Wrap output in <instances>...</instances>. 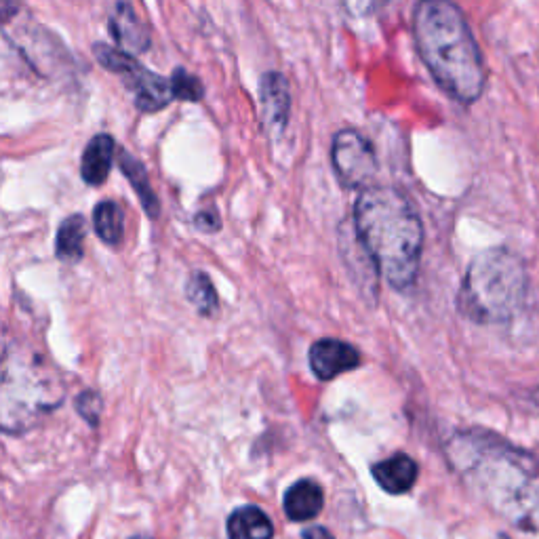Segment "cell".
<instances>
[{"label": "cell", "mask_w": 539, "mask_h": 539, "mask_svg": "<svg viewBox=\"0 0 539 539\" xmlns=\"http://www.w3.org/2000/svg\"><path fill=\"white\" fill-rule=\"evenodd\" d=\"M447 459L462 483L497 516L539 533V459L487 430L457 432Z\"/></svg>", "instance_id": "obj_1"}, {"label": "cell", "mask_w": 539, "mask_h": 539, "mask_svg": "<svg viewBox=\"0 0 539 539\" xmlns=\"http://www.w3.org/2000/svg\"><path fill=\"white\" fill-rule=\"evenodd\" d=\"M358 245L396 289H409L419 272L424 226L409 198L390 186H369L354 203Z\"/></svg>", "instance_id": "obj_2"}, {"label": "cell", "mask_w": 539, "mask_h": 539, "mask_svg": "<svg viewBox=\"0 0 539 539\" xmlns=\"http://www.w3.org/2000/svg\"><path fill=\"white\" fill-rule=\"evenodd\" d=\"M419 57L436 85L459 104H474L485 91V62L466 17L451 0H422L413 15Z\"/></svg>", "instance_id": "obj_3"}, {"label": "cell", "mask_w": 539, "mask_h": 539, "mask_svg": "<svg viewBox=\"0 0 539 539\" xmlns=\"http://www.w3.org/2000/svg\"><path fill=\"white\" fill-rule=\"evenodd\" d=\"M527 268L523 259L506 247L478 253L464 276L457 308L478 325L512 321L527 297Z\"/></svg>", "instance_id": "obj_4"}, {"label": "cell", "mask_w": 539, "mask_h": 539, "mask_svg": "<svg viewBox=\"0 0 539 539\" xmlns=\"http://www.w3.org/2000/svg\"><path fill=\"white\" fill-rule=\"evenodd\" d=\"M62 403V384L53 369L24 348H5L3 428L24 432L38 417Z\"/></svg>", "instance_id": "obj_5"}, {"label": "cell", "mask_w": 539, "mask_h": 539, "mask_svg": "<svg viewBox=\"0 0 539 539\" xmlns=\"http://www.w3.org/2000/svg\"><path fill=\"white\" fill-rule=\"evenodd\" d=\"M331 161L335 175L346 190H365L377 173V158L365 135L342 129L333 137Z\"/></svg>", "instance_id": "obj_6"}, {"label": "cell", "mask_w": 539, "mask_h": 539, "mask_svg": "<svg viewBox=\"0 0 539 539\" xmlns=\"http://www.w3.org/2000/svg\"><path fill=\"white\" fill-rule=\"evenodd\" d=\"M259 110L268 135L278 137L289 125L291 93L289 83L281 72H266L259 81Z\"/></svg>", "instance_id": "obj_7"}, {"label": "cell", "mask_w": 539, "mask_h": 539, "mask_svg": "<svg viewBox=\"0 0 539 539\" xmlns=\"http://www.w3.org/2000/svg\"><path fill=\"white\" fill-rule=\"evenodd\" d=\"M127 89L133 93V102L142 112H158L171 104L173 87L167 78L148 72L142 64L135 62L125 74Z\"/></svg>", "instance_id": "obj_8"}, {"label": "cell", "mask_w": 539, "mask_h": 539, "mask_svg": "<svg viewBox=\"0 0 539 539\" xmlns=\"http://www.w3.org/2000/svg\"><path fill=\"white\" fill-rule=\"evenodd\" d=\"M308 358L312 373L323 382L361 365V354L342 339H318L316 344H312Z\"/></svg>", "instance_id": "obj_9"}, {"label": "cell", "mask_w": 539, "mask_h": 539, "mask_svg": "<svg viewBox=\"0 0 539 539\" xmlns=\"http://www.w3.org/2000/svg\"><path fill=\"white\" fill-rule=\"evenodd\" d=\"M108 26H110V34L114 38L116 47L131 55L144 53L152 45L148 28L142 24V19L135 15L133 7L127 3V0H118V3L114 5Z\"/></svg>", "instance_id": "obj_10"}, {"label": "cell", "mask_w": 539, "mask_h": 539, "mask_svg": "<svg viewBox=\"0 0 539 539\" xmlns=\"http://www.w3.org/2000/svg\"><path fill=\"white\" fill-rule=\"evenodd\" d=\"M371 474L375 478V483L384 491L392 495H403L411 491V487L415 485L419 468L415 464V459L409 457L407 453H396L388 459H382V462H377L371 468Z\"/></svg>", "instance_id": "obj_11"}, {"label": "cell", "mask_w": 539, "mask_h": 539, "mask_svg": "<svg viewBox=\"0 0 539 539\" xmlns=\"http://www.w3.org/2000/svg\"><path fill=\"white\" fill-rule=\"evenodd\" d=\"M116 144L108 133H97L87 144L81 158V177L89 186H102L114 163Z\"/></svg>", "instance_id": "obj_12"}, {"label": "cell", "mask_w": 539, "mask_h": 539, "mask_svg": "<svg viewBox=\"0 0 539 539\" xmlns=\"http://www.w3.org/2000/svg\"><path fill=\"white\" fill-rule=\"evenodd\" d=\"M325 506V497L323 489L312 478H302V481L293 483L287 493H285V514L289 516V521L293 523H302L310 521Z\"/></svg>", "instance_id": "obj_13"}, {"label": "cell", "mask_w": 539, "mask_h": 539, "mask_svg": "<svg viewBox=\"0 0 539 539\" xmlns=\"http://www.w3.org/2000/svg\"><path fill=\"white\" fill-rule=\"evenodd\" d=\"M230 539H272L274 527L266 512L257 506L236 508L228 518Z\"/></svg>", "instance_id": "obj_14"}, {"label": "cell", "mask_w": 539, "mask_h": 539, "mask_svg": "<svg viewBox=\"0 0 539 539\" xmlns=\"http://www.w3.org/2000/svg\"><path fill=\"white\" fill-rule=\"evenodd\" d=\"M85 236H87V224L83 215H70L68 219H64L55 238L57 257L66 264L81 262L85 253Z\"/></svg>", "instance_id": "obj_15"}, {"label": "cell", "mask_w": 539, "mask_h": 539, "mask_svg": "<svg viewBox=\"0 0 539 539\" xmlns=\"http://www.w3.org/2000/svg\"><path fill=\"white\" fill-rule=\"evenodd\" d=\"M118 167H121L123 175L129 179V184L133 186L135 194L139 196V201H142L146 213L150 217H158L161 213V203H158V198L150 186V177L144 169V165L137 161L135 156H131L127 150H118Z\"/></svg>", "instance_id": "obj_16"}, {"label": "cell", "mask_w": 539, "mask_h": 539, "mask_svg": "<svg viewBox=\"0 0 539 539\" xmlns=\"http://www.w3.org/2000/svg\"><path fill=\"white\" fill-rule=\"evenodd\" d=\"M93 228L97 236L110 247L123 243L125 213L114 201H102L93 211Z\"/></svg>", "instance_id": "obj_17"}, {"label": "cell", "mask_w": 539, "mask_h": 539, "mask_svg": "<svg viewBox=\"0 0 539 539\" xmlns=\"http://www.w3.org/2000/svg\"><path fill=\"white\" fill-rule=\"evenodd\" d=\"M186 297L188 302L201 312L203 316H213L219 310L217 293L213 289V283L209 276L203 272H192L186 283Z\"/></svg>", "instance_id": "obj_18"}, {"label": "cell", "mask_w": 539, "mask_h": 539, "mask_svg": "<svg viewBox=\"0 0 539 539\" xmlns=\"http://www.w3.org/2000/svg\"><path fill=\"white\" fill-rule=\"evenodd\" d=\"M171 87H173V95L177 99H182V102H201L205 89L203 83L198 81V78L190 72H186L184 68H177L171 74Z\"/></svg>", "instance_id": "obj_19"}, {"label": "cell", "mask_w": 539, "mask_h": 539, "mask_svg": "<svg viewBox=\"0 0 539 539\" xmlns=\"http://www.w3.org/2000/svg\"><path fill=\"white\" fill-rule=\"evenodd\" d=\"M102 407H104L102 398H99V394L93 390L81 392L76 398V411L81 413V417L87 419L91 426H97L99 415H102Z\"/></svg>", "instance_id": "obj_20"}, {"label": "cell", "mask_w": 539, "mask_h": 539, "mask_svg": "<svg viewBox=\"0 0 539 539\" xmlns=\"http://www.w3.org/2000/svg\"><path fill=\"white\" fill-rule=\"evenodd\" d=\"M384 3H388V0H342V7L346 9L348 15L363 19L371 17Z\"/></svg>", "instance_id": "obj_21"}, {"label": "cell", "mask_w": 539, "mask_h": 539, "mask_svg": "<svg viewBox=\"0 0 539 539\" xmlns=\"http://www.w3.org/2000/svg\"><path fill=\"white\" fill-rule=\"evenodd\" d=\"M194 224L198 230H203V232H217L219 228H222V219H219V215L215 211H203V213L196 215Z\"/></svg>", "instance_id": "obj_22"}, {"label": "cell", "mask_w": 539, "mask_h": 539, "mask_svg": "<svg viewBox=\"0 0 539 539\" xmlns=\"http://www.w3.org/2000/svg\"><path fill=\"white\" fill-rule=\"evenodd\" d=\"M304 539H335L325 527H310L304 531Z\"/></svg>", "instance_id": "obj_23"}, {"label": "cell", "mask_w": 539, "mask_h": 539, "mask_svg": "<svg viewBox=\"0 0 539 539\" xmlns=\"http://www.w3.org/2000/svg\"><path fill=\"white\" fill-rule=\"evenodd\" d=\"M131 539H152V537H146V535H135V537H131Z\"/></svg>", "instance_id": "obj_24"}, {"label": "cell", "mask_w": 539, "mask_h": 539, "mask_svg": "<svg viewBox=\"0 0 539 539\" xmlns=\"http://www.w3.org/2000/svg\"><path fill=\"white\" fill-rule=\"evenodd\" d=\"M497 539H510V537H508V535H499Z\"/></svg>", "instance_id": "obj_25"}]
</instances>
